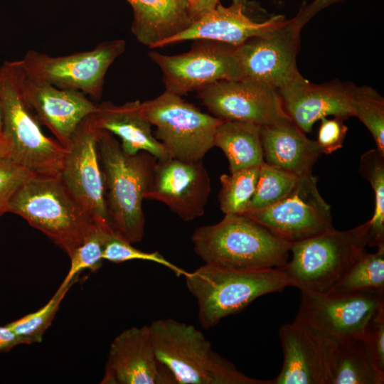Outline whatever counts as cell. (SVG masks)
Segmentation results:
<instances>
[{"mask_svg": "<svg viewBox=\"0 0 384 384\" xmlns=\"http://www.w3.org/2000/svg\"><path fill=\"white\" fill-rule=\"evenodd\" d=\"M97 147L110 227L132 244L140 242L145 227L142 201L158 159L144 151L126 154L115 136L100 129Z\"/></svg>", "mask_w": 384, "mask_h": 384, "instance_id": "1", "label": "cell"}, {"mask_svg": "<svg viewBox=\"0 0 384 384\" xmlns=\"http://www.w3.org/2000/svg\"><path fill=\"white\" fill-rule=\"evenodd\" d=\"M26 74L22 60L0 66V103L3 138L10 158L34 175L58 176L65 149L46 135L24 92Z\"/></svg>", "mask_w": 384, "mask_h": 384, "instance_id": "2", "label": "cell"}, {"mask_svg": "<svg viewBox=\"0 0 384 384\" xmlns=\"http://www.w3.org/2000/svg\"><path fill=\"white\" fill-rule=\"evenodd\" d=\"M149 326L157 361L179 384H270L250 378L213 351L211 344L194 326L171 318Z\"/></svg>", "mask_w": 384, "mask_h": 384, "instance_id": "3", "label": "cell"}, {"mask_svg": "<svg viewBox=\"0 0 384 384\" xmlns=\"http://www.w3.org/2000/svg\"><path fill=\"white\" fill-rule=\"evenodd\" d=\"M191 241L205 263L242 270L281 268L292 245L243 214H226L215 224L198 228Z\"/></svg>", "mask_w": 384, "mask_h": 384, "instance_id": "4", "label": "cell"}, {"mask_svg": "<svg viewBox=\"0 0 384 384\" xmlns=\"http://www.w3.org/2000/svg\"><path fill=\"white\" fill-rule=\"evenodd\" d=\"M184 277L197 302L198 321L206 329L257 298L291 286L280 268L242 270L205 263Z\"/></svg>", "mask_w": 384, "mask_h": 384, "instance_id": "5", "label": "cell"}, {"mask_svg": "<svg viewBox=\"0 0 384 384\" xmlns=\"http://www.w3.org/2000/svg\"><path fill=\"white\" fill-rule=\"evenodd\" d=\"M8 212L24 218L68 257L98 227L73 198L59 175L31 176L11 198Z\"/></svg>", "mask_w": 384, "mask_h": 384, "instance_id": "6", "label": "cell"}, {"mask_svg": "<svg viewBox=\"0 0 384 384\" xmlns=\"http://www.w3.org/2000/svg\"><path fill=\"white\" fill-rule=\"evenodd\" d=\"M363 224L332 230L291 245L292 259L280 269L300 291L327 293L366 252Z\"/></svg>", "mask_w": 384, "mask_h": 384, "instance_id": "7", "label": "cell"}, {"mask_svg": "<svg viewBox=\"0 0 384 384\" xmlns=\"http://www.w3.org/2000/svg\"><path fill=\"white\" fill-rule=\"evenodd\" d=\"M143 112L156 127L154 136L169 157L184 161H202L213 147L214 136L221 119L201 112L181 95L165 91L142 102Z\"/></svg>", "mask_w": 384, "mask_h": 384, "instance_id": "8", "label": "cell"}, {"mask_svg": "<svg viewBox=\"0 0 384 384\" xmlns=\"http://www.w3.org/2000/svg\"><path fill=\"white\" fill-rule=\"evenodd\" d=\"M125 47L126 42L118 39L100 43L90 50L60 56L30 50L21 60L28 78L99 100L107 71Z\"/></svg>", "mask_w": 384, "mask_h": 384, "instance_id": "9", "label": "cell"}, {"mask_svg": "<svg viewBox=\"0 0 384 384\" xmlns=\"http://www.w3.org/2000/svg\"><path fill=\"white\" fill-rule=\"evenodd\" d=\"M384 309V292L316 293L301 291L295 319L338 343L361 339L372 319Z\"/></svg>", "mask_w": 384, "mask_h": 384, "instance_id": "10", "label": "cell"}, {"mask_svg": "<svg viewBox=\"0 0 384 384\" xmlns=\"http://www.w3.org/2000/svg\"><path fill=\"white\" fill-rule=\"evenodd\" d=\"M236 47L211 40H195L191 49L174 55L149 53L160 68L166 90L178 95L220 80L242 78Z\"/></svg>", "mask_w": 384, "mask_h": 384, "instance_id": "11", "label": "cell"}, {"mask_svg": "<svg viewBox=\"0 0 384 384\" xmlns=\"http://www.w3.org/2000/svg\"><path fill=\"white\" fill-rule=\"evenodd\" d=\"M242 214L289 244L334 229L331 206L321 196L312 174L299 177L293 190L274 204Z\"/></svg>", "mask_w": 384, "mask_h": 384, "instance_id": "12", "label": "cell"}, {"mask_svg": "<svg viewBox=\"0 0 384 384\" xmlns=\"http://www.w3.org/2000/svg\"><path fill=\"white\" fill-rule=\"evenodd\" d=\"M302 28L294 18L286 19L272 30L237 46L242 78L267 84L279 93L302 81L304 78L296 62Z\"/></svg>", "mask_w": 384, "mask_h": 384, "instance_id": "13", "label": "cell"}, {"mask_svg": "<svg viewBox=\"0 0 384 384\" xmlns=\"http://www.w3.org/2000/svg\"><path fill=\"white\" fill-rule=\"evenodd\" d=\"M97 132L90 116L80 123L65 148L59 176L90 219L98 227L113 231L105 206Z\"/></svg>", "mask_w": 384, "mask_h": 384, "instance_id": "14", "label": "cell"}, {"mask_svg": "<svg viewBox=\"0 0 384 384\" xmlns=\"http://www.w3.org/2000/svg\"><path fill=\"white\" fill-rule=\"evenodd\" d=\"M196 92L212 115L222 121L262 127L291 120L278 91L255 80H220Z\"/></svg>", "mask_w": 384, "mask_h": 384, "instance_id": "15", "label": "cell"}, {"mask_svg": "<svg viewBox=\"0 0 384 384\" xmlns=\"http://www.w3.org/2000/svg\"><path fill=\"white\" fill-rule=\"evenodd\" d=\"M279 336L283 363L272 384H333L337 342L297 319L281 326Z\"/></svg>", "mask_w": 384, "mask_h": 384, "instance_id": "16", "label": "cell"}, {"mask_svg": "<svg viewBox=\"0 0 384 384\" xmlns=\"http://www.w3.org/2000/svg\"><path fill=\"white\" fill-rule=\"evenodd\" d=\"M211 191L202 161L157 160L144 199L160 201L183 221L202 216Z\"/></svg>", "mask_w": 384, "mask_h": 384, "instance_id": "17", "label": "cell"}, {"mask_svg": "<svg viewBox=\"0 0 384 384\" xmlns=\"http://www.w3.org/2000/svg\"><path fill=\"white\" fill-rule=\"evenodd\" d=\"M255 4L248 0H232L228 6L220 2L183 31L160 42L156 48L184 41L211 40L239 46L254 36L264 34L286 20L283 15H270L255 19Z\"/></svg>", "mask_w": 384, "mask_h": 384, "instance_id": "18", "label": "cell"}, {"mask_svg": "<svg viewBox=\"0 0 384 384\" xmlns=\"http://www.w3.org/2000/svg\"><path fill=\"white\" fill-rule=\"evenodd\" d=\"M101 384L176 383L157 361L149 326L122 331L110 344Z\"/></svg>", "mask_w": 384, "mask_h": 384, "instance_id": "19", "label": "cell"}, {"mask_svg": "<svg viewBox=\"0 0 384 384\" xmlns=\"http://www.w3.org/2000/svg\"><path fill=\"white\" fill-rule=\"evenodd\" d=\"M24 92L41 124L51 132L64 148L80 123L98 110L97 104L81 92L59 88L27 76Z\"/></svg>", "mask_w": 384, "mask_h": 384, "instance_id": "20", "label": "cell"}, {"mask_svg": "<svg viewBox=\"0 0 384 384\" xmlns=\"http://www.w3.org/2000/svg\"><path fill=\"white\" fill-rule=\"evenodd\" d=\"M353 85L337 80L316 85L304 78L279 94L291 120L304 133H308L322 117L332 115L345 120L353 116Z\"/></svg>", "mask_w": 384, "mask_h": 384, "instance_id": "21", "label": "cell"}, {"mask_svg": "<svg viewBox=\"0 0 384 384\" xmlns=\"http://www.w3.org/2000/svg\"><path fill=\"white\" fill-rule=\"evenodd\" d=\"M97 111L90 116L96 127L118 137L123 151L130 155L146 151L158 160L169 158L164 145L151 130L139 100L114 105L112 102L97 104Z\"/></svg>", "mask_w": 384, "mask_h": 384, "instance_id": "22", "label": "cell"}, {"mask_svg": "<svg viewBox=\"0 0 384 384\" xmlns=\"http://www.w3.org/2000/svg\"><path fill=\"white\" fill-rule=\"evenodd\" d=\"M264 161L302 177L312 174L322 152L292 120L261 127Z\"/></svg>", "mask_w": 384, "mask_h": 384, "instance_id": "23", "label": "cell"}, {"mask_svg": "<svg viewBox=\"0 0 384 384\" xmlns=\"http://www.w3.org/2000/svg\"><path fill=\"white\" fill-rule=\"evenodd\" d=\"M133 10L131 30L142 44L156 48L193 21L185 0H126Z\"/></svg>", "mask_w": 384, "mask_h": 384, "instance_id": "24", "label": "cell"}, {"mask_svg": "<svg viewBox=\"0 0 384 384\" xmlns=\"http://www.w3.org/2000/svg\"><path fill=\"white\" fill-rule=\"evenodd\" d=\"M213 146L225 154L230 173L258 166L264 162L261 126L256 124L223 121L216 129Z\"/></svg>", "mask_w": 384, "mask_h": 384, "instance_id": "25", "label": "cell"}, {"mask_svg": "<svg viewBox=\"0 0 384 384\" xmlns=\"http://www.w3.org/2000/svg\"><path fill=\"white\" fill-rule=\"evenodd\" d=\"M384 372L372 362L361 339L338 343L333 384H383Z\"/></svg>", "mask_w": 384, "mask_h": 384, "instance_id": "26", "label": "cell"}, {"mask_svg": "<svg viewBox=\"0 0 384 384\" xmlns=\"http://www.w3.org/2000/svg\"><path fill=\"white\" fill-rule=\"evenodd\" d=\"M358 171L372 186L374 211L366 228L367 246L384 245V156L376 149L365 152L360 159Z\"/></svg>", "mask_w": 384, "mask_h": 384, "instance_id": "27", "label": "cell"}, {"mask_svg": "<svg viewBox=\"0 0 384 384\" xmlns=\"http://www.w3.org/2000/svg\"><path fill=\"white\" fill-rule=\"evenodd\" d=\"M384 292V245L373 253L366 251L327 293Z\"/></svg>", "mask_w": 384, "mask_h": 384, "instance_id": "28", "label": "cell"}, {"mask_svg": "<svg viewBox=\"0 0 384 384\" xmlns=\"http://www.w3.org/2000/svg\"><path fill=\"white\" fill-rule=\"evenodd\" d=\"M260 166L238 170L220 177L218 193L220 208L226 214H242L252 198Z\"/></svg>", "mask_w": 384, "mask_h": 384, "instance_id": "29", "label": "cell"}, {"mask_svg": "<svg viewBox=\"0 0 384 384\" xmlns=\"http://www.w3.org/2000/svg\"><path fill=\"white\" fill-rule=\"evenodd\" d=\"M299 178L264 161L260 166L255 193L245 212L262 209L280 201L293 190Z\"/></svg>", "mask_w": 384, "mask_h": 384, "instance_id": "30", "label": "cell"}, {"mask_svg": "<svg viewBox=\"0 0 384 384\" xmlns=\"http://www.w3.org/2000/svg\"><path fill=\"white\" fill-rule=\"evenodd\" d=\"M353 116L358 117L371 133L376 149L384 156V99L373 88L353 85L351 92Z\"/></svg>", "mask_w": 384, "mask_h": 384, "instance_id": "31", "label": "cell"}, {"mask_svg": "<svg viewBox=\"0 0 384 384\" xmlns=\"http://www.w3.org/2000/svg\"><path fill=\"white\" fill-rule=\"evenodd\" d=\"M71 287L58 288L49 301L37 311L6 324L18 336L21 344L29 345L42 341L45 332L51 325Z\"/></svg>", "mask_w": 384, "mask_h": 384, "instance_id": "32", "label": "cell"}, {"mask_svg": "<svg viewBox=\"0 0 384 384\" xmlns=\"http://www.w3.org/2000/svg\"><path fill=\"white\" fill-rule=\"evenodd\" d=\"M108 231L97 227L84 241L79 245L69 257L70 265L68 273L59 286L63 289L76 282L78 275L85 270L91 272L97 271L102 266L104 247L110 233Z\"/></svg>", "mask_w": 384, "mask_h": 384, "instance_id": "33", "label": "cell"}, {"mask_svg": "<svg viewBox=\"0 0 384 384\" xmlns=\"http://www.w3.org/2000/svg\"><path fill=\"white\" fill-rule=\"evenodd\" d=\"M102 258L113 263H122L134 260L153 262L171 270L177 277H185L188 272L166 260L159 252H146L132 246L115 232L110 233L106 240Z\"/></svg>", "mask_w": 384, "mask_h": 384, "instance_id": "34", "label": "cell"}, {"mask_svg": "<svg viewBox=\"0 0 384 384\" xmlns=\"http://www.w3.org/2000/svg\"><path fill=\"white\" fill-rule=\"evenodd\" d=\"M33 175L9 157L0 161V217L8 212L9 203L14 194Z\"/></svg>", "mask_w": 384, "mask_h": 384, "instance_id": "35", "label": "cell"}, {"mask_svg": "<svg viewBox=\"0 0 384 384\" xmlns=\"http://www.w3.org/2000/svg\"><path fill=\"white\" fill-rule=\"evenodd\" d=\"M361 340L372 362L384 372V309L369 322Z\"/></svg>", "mask_w": 384, "mask_h": 384, "instance_id": "36", "label": "cell"}, {"mask_svg": "<svg viewBox=\"0 0 384 384\" xmlns=\"http://www.w3.org/2000/svg\"><path fill=\"white\" fill-rule=\"evenodd\" d=\"M320 121L316 142L322 154H330L343 146L348 127L344 124V119L338 117H324Z\"/></svg>", "mask_w": 384, "mask_h": 384, "instance_id": "37", "label": "cell"}, {"mask_svg": "<svg viewBox=\"0 0 384 384\" xmlns=\"http://www.w3.org/2000/svg\"><path fill=\"white\" fill-rule=\"evenodd\" d=\"M341 1L343 0H314L309 5L301 8L294 19L303 27L319 11Z\"/></svg>", "mask_w": 384, "mask_h": 384, "instance_id": "38", "label": "cell"}, {"mask_svg": "<svg viewBox=\"0 0 384 384\" xmlns=\"http://www.w3.org/2000/svg\"><path fill=\"white\" fill-rule=\"evenodd\" d=\"M20 344L18 336L6 324L0 326V353H7Z\"/></svg>", "mask_w": 384, "mask_h": 384, "instance_id": "39", "label": "cell"}, {"mask_svg": "<svg viewBox=\"0 0 384 384\" xmlns=\"http://www.w3.org/2000/svg\"><path fill=\"white\" fill-rule=\"evenodd\" d=\"M190 7L193 21L214 9L219 0H185Z\"/></svg>", "mask_w": 384, "mask_h": 384, "instance_id": "40", "label": "cell"}, {"mask_svg": "<svg viewBox=\"0 0 384 384\" xmlns=\"http://www.w3.org/2000/svg\"><path fill=\"white\" fill-rule=\"evenodd\" d=\"M9 144L3 137L0 138V161L6 157H9Z\"/></svg>", "mask_w": 384, "mask_h": 384, "instance_id": "41", "label": "cell"}, {"mask_svg": "<svg viewBox=\"0 0 384 384\" xmlns=\"http://www.w3.org/2000/svg\"><path fill=\"white\" fill-rule=\"evenodd\" d=\"M3 119H2V111L0 103V138L3 137Z\"/></svg>", "mask_w": 384, "mask_h": 384, "instance_id": "42", "label": "cell"}]
</instances>
